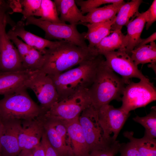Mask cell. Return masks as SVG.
<instances>
[{"label":"cell","mask_w":156,"mask_h":156,"mask_svg":"<svg viewBox=\"0 0 156 156\" xmlns=\"http://www.w3.org/2000/svg\"><path fill=\"white\" fill-rule=\"evenodd\" d=\"M120 152V156H125L124 155L123 153L121 152Z\"/></svg>","instance_id":"obj_43"},{"label":"cell","mask_w":156,"mask_h":156,"mask_svg":"<svg viewBox=\"0 0 156 156\" xmlns=\"http://www.w3.org/2000/svg\"><path fill=\"white\" fill-rule=\"evenodd\" d=\"M2 156H3V155H2Z\"/></svg>","instance_id":"obj_45"},{"label":"cell","mask_w":156,"mask_h":156,"mask_svg":"<svg viewBox=\"0 0 156 156\" xmlns=\"http://www.w3.org/2000/svg\"><path fill=\"white\" fill-rule=\"evenodd\" d=\"M130 57L137 66L147 63L156 64V44L154 41L150 45L135 48L130 53Z\"/></svg>","instance_id":"obj_25"},{"label":"cell","mask_w":156,"mask_h":156,"mask_svg":"<svg viewBox=\"0 0 156 156\" xmlns=\"http://www.w3.org/2000/svg\"><path fill=\"white\" fill-rule=\"evenodd\" d=\"M7 23V17H6L0 27V71L13 72L25 70L23 67L17 49L6 33Z\"/></svg>","instance_id":"obj_12"},{"label":"cell","mask_w":156,"mask_h":156,"mask_svg":"<svg viewBox=\"0 0 156 156\" xmlns=\"http://www.w3.org/2000/svg\"><path fill=\"white\" fill-rule=\"evenodd\" d=\"M123 153L125 156H140L135 145L131 142L121 143L119 151Z\"/></svg>","instance_id":"obj_34"},{"label":"cell","mask_w":156,"mask_h":156,"mask_svg":"<svg viewBox=\"0 0 156 156\" xmlns=\"http://www.w3.org/2000/svg\"><path fill=\"white\" fill-rule=\"evenodd\" d=\"M25 86L34 92L44 113L59 100L57 92L51 78L40 70L33 74L26 82Z\"/></svg>","instance_id":"obj_9"},{"label":"cell","mask_w":156,"mask_h":156,"mask_svg":"<svg viewBox=\"0 0 156 156\" xmlns=\"http://www.w3.org/2000/svg\"><path fill=\"white\" fill-rule=\"evenodd\" d=\"M36 71H0V95H4L25 87L27 81Z\"/></svg>","instance_id":"obj_15"},{"label":"cell","mask_w":156,"mask_h":156,"mask_svg":"<svg viewBox=\"0 0 156 156\" xmlns=\"http://www.w3.org/2000/svg\"><path fill=\"white\" fill-rule=\"evenodd\" d=\"M98 110V120L105 140L113 142L130 116L120 107L116 108L109 104L104 105Z\"/></svg>","instance_id":"obj_11"},{"label":"cell","mask_w":156,"mask_h":156,"mask_svg":"<svg viewBox=\"0 0 156 156\" xmlns=\"http://www.w3.org/2000/svg\"><path fill=\"white\" fill-rule=\"evenodd\" d=\"M18 156H33L32 150H22Z\"/></svg>","instance_id":"obj_39"},{"label":"cell","mask_w":156,"mask_h":156,"mask_svg":"<svg viewBox=\"0 0 156 156\" xmlns=\"http://www.w3.org/2000/svg\"><path fill=\"white\" fill-rule=\"evenodd\" d=\"M79 117L70 120L61 121L67 128L75 156H86L89 151Z\"/></svg>","instance_id":"obj_16"},{"label":"cell","mask_w":156,"mask_h":156,"mask_svg":"<svg viewBox=\"0 0 156 156\" xmlns=\"http://www.w3.org/2000/svg\"><path fill=\"white\" fill-rule=\"evenodd\" d=\"M146 29L148 30L156 21V0H154L151 6L146 11Z\"/></svg>","instance_id":"obj_35"},{"label":"cell","mask_w":156,"mask_h":156,"mask_svg":"<svg viewBox=\"0 0 156 156\" xmlns=\"http://www.w3.org/2000/svg\"><path fill=\"white\" fill-rule=\"evenodd\" d=\"M115 18L103 22L80 24L88 28L87 32H85V36L86 40L88 41L89 47L95 48L104 38L109 35L111 32L112 26L115 21Z\"/></svg>","instance_id":"obj_20"},{"label":"cell","mask_w":156,"mask_h":156,"mask_svg":"<svg viewBox=\"0 0 156 156\" xmlns=\"http://www.w3.org/2000/svg\"><path fill=\"white\" fill-rule=\"evenodd\" d=\"M105 60L99 54L95 57L58 75H49L59 96V100L67 98L82 90H88L92 83L97 70Z\"/></svg>","instance_id":"obj_2"},{"label":"cell","mask_w":156,"mask_h":156,"mask_svg":"<svg viewBox=\"0 0 156 156\" xmlns=\"http://www.w3.org/2000/svg\"><path fill=\"white\" fill-rule=\"evenodd\" d=\"M142 0H132L124 3L120 6L116 15L115 21L112 25L111 31L121 30L126 26L140 14L139 7L143 2Z\"/></svg>","instance_id":"obj_19"},{"label":"cell","mask_w":156,"mask_h":156,"mask_svg":"<svg viewBox=\"0 0 156 156\" xmlns=\"http://www.w3.org/2000/svg\"><path fill=\"white\" fill-rule=\"evenodd\" d=\"M121 143L116 141L105 147L92 151L86 156H115L119 152Z\"/></svg>","instance_id":"obj_32"},{"label":"cell","mask_w":156,"mask_h":156,"mask_svg":"<svg viewBox=\"0 0 156 156\" xmlns=\"http://www.w3.org/2000/svg\"><path fill=\"white\" fill-rule=\"evenodd\" d=\"M40 142L44 149L45 156H58L56 151L48 141L44 131Z\"/></svg>","instance_id":"obj_36"},{"label":"cell","mask_w":156,"mask_h":156,"mask_svg":"<svg viewBox=\"0 0 156 156\" xmlns=\"http://www.w3.org/2000/svg\"><path fill=\"white\" fill-rule=\"evenodd\" d=\"M27 89L23 87L4 95L0 99V120H31L44 114L40 106L29 96Z\"/></svg>","instance_id":"obj_4"},{"label":"cell","mask_w":156,"mask_h":156,"mask_svg":"<svg viewBox=\"0 0 156 156\" xmlns=\"http://www.w3.org/2000/svg\"><path fill=\"white\" fill-rule=\"evenodd\" d=\"M75 1L77 5L80 7L83 15L103 4L125 2L123 0H77Z\"/></svg>","instance_id":"obj_30"},{"label":"cell","mask_w":156,"mask_h":156,"mask_svg":"<svg viewBox=\"0 0 156 156\" xmlns=\"http://www.w3.org/2000/svg\"><path fill=\"white\" fill-rule=\"evenodd\" d=\"M44 129L40 116L21 122L18 140L21 150H31L40 143Z\"/></svg>","instance_id":"obj_14"},{"label":"cell","mask_w":156,"mask_h":156,"mask_svg":"<svg viewBox=\"0 0 156 156\" xmlns=\"http://www.w3.org/2000/svg\"><path fill=\"white\" fill-rule=\"evenodd\" d=\"M1 121L0 120V129H1ZM2 148H1V144L0 141V156H2Z\"/></svg>","instance_id":"obj_42"},{"label":"cell","mask_w":156,"mask_h":156,"mask_svg":"<svg viewBox=\"0 0 156 156\" xmlns=\"http://www.w3.org/2000/svg\"><path fill=\"white\" fill-rule=\"evenodd\" d=\"M21 8L20 12L23 15L24 19L31 16H34L39 10L41 0H19Z\"/></svg>","instance_id":"obj_31"},{"label":"cell","mask_w":156,"mask_h":156,"mask_svg":"<svg viewBox=\"0 0 156 156\" xmlns=\"http://www.w3.org/2000/svg\"><path fill=\"white\" fill-rule=\"evenodd\" d=\"M135 122L142 125L145 128L144 136L152 139L156 138V107L151 108L150 112L146 116L140 117L136 116L133 118Z\"/></svg>","instance_id":"obj_29"},{"label":"cell","mask_w":156,"mask_h":156,"mask_svg":"<svg viewBox=\"0 0 156 156\" xmlns=\"http://www.w3.org/2000/svg\"><path fill=\"white\" fill-rule=\"evenodd\" d=\"M7 34L9 38L16 46L21 59L27 54L31 47L23 42L18 37L9 32H8Z\"/></svg>","instance_id":"obj_33"},{"label":"cell","mask_w":156,"mask_h":156,"mask_svg":"<svg viewBox=\"0 0 156 156\" xmlns=\"http://www.w3.org/2000/svg\"><path fill=\"white\" fill-rule=\"evenodd\" d=\"M79 119L89 152L103 148L113 142H108L104 139L98 120V110L92 104L82 112Z\"/></svg>","instance_id":"obj_8"},{"label":"cell","mask_w":156,"mask_h":156,"mask_svg":"<svg viewBox=\"0 0 156 156\" xmlns=\"http://www.w3.org/2000/svg\"><path fill=\"white\" fill-rule=\"evenodd\" d=\"M105 57L106 65L113 72L120 75L127 85L130 79L135 78L140 80H150L143 75L126 52L125 49L104 52L101 53Z\"/></svg>","instance_id":"obj_10"},{"label":"cell","mask_w":156,"mask_h":156,"mask_svg":"<svg viewBox=\"0 0 156 156\" xmlns=\"http://www.w3.org/2000/svg\"><path fill=\"white\" fill-rule=\"evenodd\" d=\"M112 33L104 38L95 47L99 53L125 49V35L121 30L111 32Z\"/></svg>","instance_id":"obj_24"},{"label":"cell","mask_w":156,"mask_h":156,"mask_svg":"<svg viewBox=\"0 0 156 156\" xmlns=\"http://www.w3.org/2000/svg\"><path fill=\"white\" fill-rule=\"evenodd\" d=\"M146 11L140 13L126 26L127 34L125 35V50L129 55L141 40V34L146 23Z\"/></svg>","instance_id":"obj_18"},{"label":"cell","mask_w":156,"mask_h":156,"mask_svg":"<svg viewBox=\"0 0 156 156\" xmlns=\"http://www.w3.org/2000/svg\"><path fill=\"white\" fill-rule=\"evenodd\" d=\"M126 85L124 80L106 65L105 59L99 66L93 82L88 90L92 104L98 109L113 100L121 101Z\"/></svg>","instance_id":"obj_3"},{"label":"cell","mask_w":156,"mask_h":156,"mask_svg":"<svg viewBox=\"0 0 156 156\" xmlns=\"http://www.w3.org/2000/svg\"><path fill=\"white\" fill-rule=\"evenodd\" d=\"M123 135L135 145L140 156H156V139L144 136L140 138H136L133 136L132 131H125Z\"/></svg>","instance_id":"obj_26"},{"label":"cell","mask_w":156,"mask_h":156,"mask_svg":"<svg viewBox=\"0 0 156 156\" xmlns=\"http://www.w3.org/2000/svg\"><path fill=\"white\" fill-rule=\"evenodd\" d=\"M21 60L24 70L32 71L40 70L43 63L44 55L40 51L31 47L27 54Z\"/></svg>","instance_id":"obj_28"},{"label":"cell","mask_w":156,"mask_h":156,"mask_svg":"<svg viewBox=\"0 0 156 156\" xmlns=\"http://www.w3.org/2000/svg\"><path fill=\"white\" fill-rule=\"evenodd\" d=\"M2 3H3L2 1H1L0 0V4Z\"/></svg>","instance_id":"obj_44"},{"label":"cell","mask_w":156,"mask_h":156,"mask_svg":"<svg viewBox=\"0 0 156 156\" xmlns=\"http://www.w3.org/2000/svg\"><path fill=\"white\" fill-rule=\"evenodd\" d=\"M40 118L48 141L58 156H75L73 149L65 144L50 121L43 116Z\"/></svg>","instance_id":"obj_23"},{"label":"cell","mask_w":156,"mask_h":156,"mask_svg":"<svg viewBox=\"0 0 156 156\" xmlns=\"http://www.w3.org/2000/svg\"><path fill=\"white\" fill-rule=\"evenodd\" d=\"M25 24L22 21L18 22L8 31L10 33L21 38L25 43L43 53L47 49L55 46L59 41H53L43 38L25 30Z\"/></svg>","instance_id":"obj_17"},{"label":"cell","mask_w":156,"mask_h":156,"mask_svg":"<svg viewBox=\"0 0 156 156\" xmlns=\"http://www.w3.org/2000/svg\"><path fill=\"white\" fill-rule=\"evenodd\" d=\"M33 156H45L44 149L41 142L32 150Z\"/></svg>","instance_id":"obj_38"},{"label":"cell","mask_w":156,"mask_h":156,"mask_svg":"<svg viewBox=\"0 0 156 156\" xmlns=\"http://www.w3.org/2000/svg\"><path fill=\"white\" fill-rule=\"evenodd\" d=\"M44 60L40 70L49 75H58L99 54L95 48L82 47L63 40L43 53Z\"/></svg>","instance_id":"obj_1"},{"label":"cell","mask_w":156,"mask_h":156,"mask_svg":"<svg viewBox=\"0 0 156 156\" xmlns=\"http://www.w3.org/2000/svg\"><path fill=\"white\" fill-rule=\"evenodd\" d=\"M120 107L128 113L138 108L145 107L156 100V89L150 81L140 80L138 83L130 81L123 91Z\"/></svg>","instance_id":"obj_7"},{"label":"cell","mask_w":156,"mask_h":156,"mask_svg":"<svg viewBox=\"0 0 156 156\" xmlns=\"http://www.w3.org/2000/svg\"><path fill=\"white\" fill-rule=\"evenodd\" d=\"M59 18L63 23L67 22L70 24L77 25L83 18L84 15L77 7L75 0H54Z\"/></svg>","instance_id":"obj_21"},{"label":"cell","mask_w":156,"mask_h":156,"mask_svg":"<svg viewBox=\"0 0 156 156\" xmlns=\"http://www.w3.org/2000/svg\"><path fill=\"white\" fill-rule=\"evenodd\" d=\"M0 141L2 155L17 156L21 150L18 136L21 126V121L1 120Z\"/></svg>","instance_id":"obj_13"},{"label":"cell","mask_w":156,"mask_h":156,"mask_svg":"<svg viewBox=\"0 0 156 156\" xmlns=\"http://www.w3.org/2000/svg\"><path fill=\"white\" fill-rule=\"evenodd\" d=\"M148 66L153 69L156 73V64H150L148 65Z\"/></svg>","instance_id":"obj_41"},{"label":"cell","mask_w":156,"mask_h":156,"mask_svg":"<svg viewBox=\"0 0 156 156\" xmlns=\"http://www.w3.org/2000/svg\"><path fill=\"white\" fill-rule=\"evenodd\" d=\"M26 20V25H34L42 29L45 33L46 39L63 40L80 47H88L86 42L85 32L79 33L77 25L54 23L40 20L34 16L30 17Z\"/></svg>","instance_id":"obj_6"},{"label":"cell","mask_w":156,"mask_h":156,"mask_svg":"<svg viewBox=\"0 0 156 156\" xmlns=\"http://www.w3.org/2000/svg\"><path fill=\"white\" fill-rule=\"evenodd\" d=\"M156 39V33L155 32L147 38H141L140 42L135 48L146 45L147 44L149 43H151L154 41Z\"/></svg>","instance_id":"obj_37"},{"label":"cell","mask_w":156,"mask_h":156,"mask_svg":"<svg viewBox=\"0 0 156 156\" xmlns=\"http://www.w3.org/2000/svg\"><path fill=\"white\" fill-rule=\"evenodd\" d=\"M55 4L51 0H41L39 10L35 16H40V20L54 23H65L62 22L58 17Z\"/></svg>","instance_id":"obj_27"},{"label":"cell","mask_w":156,"mask_h":156,"mask_svg":"<svg viewBox=\"0 0 156 156\" xmlns=\"http://www.w3.org/2000/svg\"><path fill=\"white\" fill-rule=\"evenodd\" d=\"M88 90L79 91L64 99L58 100L43 114L48 119L69 120L79 116L92 104Z\"/></svg>","instance_id":"obj_5"},{"label":"cell","mask_w":156,"mask_h":156,"mask_svg":"<svg viewBox=\"0 0 156 156\" xmlns=\"http://www.w3.org/2000/svg\"><path fill=\"white\" fill-rule=\"evenodd\" d=\"M2 3L0 4V27L4 19L7 17L5 10L1 7Z\"/></svg>","instance_id":"obj_40"},{"label":"cell","mask_w":156,"mask_h":156,"mask_svg":"<svg viewBox=\"0 0 156 156\" xmlns=\"http://www.w3.org/2000/svg\"><path fill=\"white\" fill-rule=\"evenodd\" d=\"M125 2L110 4L94 9L84 15L78 24L101 23L112 20L116 17L120 7Z\"/></svg>","instance_id":"obj_22"}]
</instances>
